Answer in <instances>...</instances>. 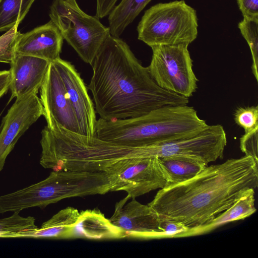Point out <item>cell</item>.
<instances>
[{
    "label": "cell",
    "instance_id": "obj_21",
    "mask_svg": "<svg viewBox=\"0 0 258 258\" xmlns=\"http://www.w3.org/2000/svg\"><path fill=\"white\" fill-rule=\"evenodd\" d=\"M35 0H0V32L22 22Z\"/></svg>",
    "mask_w": 258,
    "mask_h": 258
},
{
    "label": "cell",
    "instance_id": "obj_4",
    "mask_svg": "<svg viewBox=\"0 0 258 258\" xmlns=\"http://www.w3.org/2000/svg\"><path fill=\"white\" fill-rule=\"evenodd\" d=\"M104 172L61 170L51 172L45 179L2 197L6 212H20L32 207L43 209L61 200L110 191Z\"/></svg>",
    "mask_w": 258,
    "mask_h": 258
},
{
    "label": "cell",
    "instance_id": "obj_27",
    "mask_svg": "<svg viewBox=\"0 0 258 258\" xmlns=\"http://www.w3.org/2000/svg\"><path fill=\"white\" fill-rule=\"evenodd\" d=\"M160 227L163 238H178V236L189 228L182 223L160 218Z\"/></svg>",
    "mask_w": 258,
    "mask_h": 258
},
{
    "label": "cell",
    "instance_id": "obj_9",
    "mask_svg": "<svg viewBox=\"0 0 258 258\" xmlns=\"http://www.w3.org/2000/svg\"><path fill=\"white\" fill-rule=\"evenodd\" d=\"M37 94L16 98L3 118L0 125V172L19 139L43 115L42 106Z\"/></svg>",
    "mask_w": 258,
    "mask_h": 258
},
{
    "label": "cell",
    "instance_id": "obj_28",
    "mask_svg": "<svg viewBox=\"0 0 258 258\" xmlns=\"http://www.w3.org/2000/svg\"><path fill=\"white\" fill-rule=\"evenodd\" d=\"M243 18L258 19V0H236Z\"/></svg>",
    "mask_w": 258,
    "mask_h": 258
},
{
    "label": "cell",
    "instance_id": "obj_18",
    "mask_svg": "<svg viewBox=\"0 0 258 258\" xmlns=\"http://www.w3.org/2000/svg\"><path fill=\"white\" fill-rule=\"evenodd\" d=\"M254 189H249L227 209L208 223L189 228L180 234L178 238L200 235L229 222L244 219L256 211L254 206Z\"/></svg>",
    "mask_w": 258,
    "mask_h": 258
},
{
    "label": "cell",
    "instance_id": "obj_15",
    "mask_svg": "<svg viewBox=\"0 0 258 258\" xmlns=\"http://www.w3.org/2000/svg\"><path fill=\"white\" fill-rule=\"evenodd\" d=\"M146 147L133 148L113 144L94 138L86 153L84 169L103 172L110 164L121 159L146 157Z\"/></svg>",
    "mask_w": 258,
    "mask_h": 258
},
{
    "label": "cell",
    "instance_id": "obj_8",
    "mask_svg": "<svg viewBox=\"0 0 258 258\" xmlns=\"http://www.w3.org/2000/svg\"><path fill=\"white\" fill-rule=\"evenodd\" d=\"M103 172L108 178L110 191H124L131 198L163 188L167 183L157 157L121 159L108 165Z\"/></svg>",
    "mask_w": 258,
    "mask_h": 258
},
{
    "label": "cell",
    "instance_id": "obj_14",
    "mask_svg": "<svg viewBox=\"0 0 258 258\" xmlns=\"http://www.w3.org/2000/svg\"><path fill=\"white\" fill-rule=\"evenodd\" d=\"M63 40L58 28L50 20L28 32L21 33L16 44V54L33 56L51 62L60 57Z\"/></svg>",
    "mask_w": 258,
    "mask_h": 258
},
{
    "label": "cell",
    "instance_id": "obj_2",
    "mask_svg": "<svg viewBox=\"0 0 258 258\" xmlns=\"http://www.w3.org/2000/svg\"><path fill=\"white\" fill-rule=\"evenodd\" d=\"M258 185V163L250 156L207 165L192 178L165 186L148 205L160 218L189 228L208 223Z\"/></svg>",
    "mask_w": 258,
    "mask_h": 258
},
{
    "label": "cell",
    "instance_id": "obj_29",
    "mask_svg": "<svg viewBox=\"0 0 258 258\" xmlns=\"http://www.w3.org/2000/svg\"><path fill=\"white\" fill-rule=\"evenodd\" d=\"M118 0H96V16L99 18H103L108 16L114 7Z\"/></svg>",
    "mask_w": 258,
    "mask_h": 258
},
{
    "label": "cell",
    "instance_id": "obj_22",
    "mask_svg": "<svg viewBox=\"0 0 258 258\" xmlns=\"http://www.w3.org/2000/svg\"><path fill=\"white\" fill-rule=\"evenodd\" d=\"M240 33L248 43L251 51L252 73L258 81V19L243 18L238 23Z\"/></svg>",
    "mask_w": 258,
    "mask_h": 258
},
{
    "label": "cell",
    "instance_id": "obj_13",
    "mask_svg": "<svg viewBox=\"0 0 258 258\" xmlns=\"http://www.w3.org/2000/svg\"><path fill=\"white\" fill-rule=\"evenodd\" d=\"M50 62L39 57L17 54L10 69L11 99L38 93Z\"/></svg>",
    "mask_w": 258,
    "mask_h": 258
},
{
    "label": "cell",
    "instance_id": "obj_7",
    "mask_svg": "<svg viewBox=\"0 0 258 258\" xmlns=\"http://www.w3.org/2000/svg\"><path fill=\"white\" fill-rule=\"evenodd\" d=\"M188 45H160L151 47L152 57L149 72L161 88L189 98L197 89Z\"/></svg>",
    "mask_w": 258,
    "mask_h": 258
},
{
    "label": "cell",
    "instance_id": "obj_1",
    "mask_svg": "<svg viewBox=\"0 0 258 258\" xmlns=\"http://www.w3.org/2000/svg\"><path fill=\"white\" fill-rule=\"evenodd\" d=\"M90 64L93 75L88 87L101 119L136 117L188 103V98L160 87L128 44L110 33Z\"/></svg>",
    "mask_w": 258,
    "mask_h": 258
},
{
    "label": "cell",
    "instance_id": "obj_20",
    "mask_svg": "<svg viewBox=\"0 0 258 258\" xmlns=\"http://www.w3.org/2000/svg\"><path fill=\"white\" fill-rule=\"evenodd\" d=\"M151 0H121L108 15L110 34L119 36Z\"/></svg>",
    "mask_w": 258,
    "mask_h": 258
},
{
    "label": "cell",
    "instance_id": "obj_30",
    "mask_svg": "<svg viewBox=\"0 0 258 258\" xmlns=\"http://www.w3.org/2000/svg\"><path fill=\"white\" fill-rule=\"evenodd\" d=\"M11 75L10 71H0V98L10 89Z\"/></svg>",
    "mask_w": 258,
    "mask_h": 258
},
{
    "label": "cell",
    "instance_id": "obj_19",
    "mask_svg": "<svg viewBox=\"0 0 258 258\" xmlns=\"http://www.w3.org/2000/svg\"><path fill=\"white\" fill-rule=\"evenodd\" d=\"M158 158L166 179V186L187 180L208 165L188 157L169 156Z\"/></svg>",
    "mask_w": 258,
    "mask_h": 258
},
{
    "label": "cell",
    "instance_id": "obj_5",
    "mask_svg": "<svg viewBox=\"0 0 258 258\" xmlns=\"http://www.w3.org/2000/svg\"><path fill=\"white\" fill-rule=\"evenodd\" d=\"M196 10L183 1L156 4L146 10L137 27L138 39L150 47L189 45L198 36Z\"/></svg>",
    "mask_w": 258,
    "mask_h": 258
},
{
    "label": "cell",
    "instance_id": "obj_11",
    "mask_svg": "<svg viewBox=\"0 0 258 258\" xmlns=\"http://www.w3.org/2000/svg\"><path fill=\"white\" fill-rule=\"evenodd\" d=\"M40 89V100L47 124L55 122L68 131L79 134L74 112L54 60L49 63Z\"/></svg>",
    "mask_w": 258,
    "mask_h": 258
},
{
    "label": "cell",
    "instance_id": "obj_16",
    "mask_svg": "<svg viewBox=\"0 0 258 258\" xmlns=\"http://www.w3.org/2000/svg\"><path fill=\"white\" fill-rule=\"evenodd\" d=\"M79 215L77 209L68 207L43 223L40 228L10 233L4 238L73 239L74 227Z\"/></svg>",
    "mask_w": 258,
    "mask_h": 258
},
{
    "label": "cell",
    "instance_id": "obj_12",
    "mask_svg": "<svg viewBox=\"0 0 258 258\" xmlns=\"http://www.w3.org/2000/svg\"><path fill=\"white\" fill-rule=\"evenodd\" d=\"M54 61L74 112L79 127V134L94 137L97 121L96 111L83 79L70 62L60 57Z\"/></svg>",
    "mask_w": 258,
    "mask_h": 258
},
{
    "label": "cell",
    "instance_id": "obj_26",
    "mask_svg": "<svg viewBox=\"0 0 258 258\" xmlns=\"http://www.w3.org/2000/svg\"><path fill=\"white\" fill-rule=\"evenodd\" d=\"M258 128L244 134L240 139V148L245 156L251 157L258 163Z\"/></svg>",
    "mask_w": 258,
    "mask_h": 258
},
{
    "label": "cell",
    "instance_id": "obj_23",
    "mask_svg": "<svg viewBox=\"0 0 258 258\" xmlns=\"http://www.w3.org/2000/svg\"><path fill=\"white\" fill-rule=\"evenodd\" d=\"M19 212H14L11 216L0 219V238L10 233L37 228L35 219L32 216H20Z\"/></svg>",
    "mask_w": 258,
    "mask_h": 258
},
{
    "label": "cell",
    "instance_id": "obj_25",
    "mask_svg": "<svg viewBox=\"0 0 258 258\" xmlns=\"http://www.w3.org/2000/svg\"><path fill=\"white\" fill-rule=\"evenodd\" d=\"M234 120L245 133L258 128L257 106L238 108L234 112Z\"/></svg>",
    "mask_w": 258,
    "mask_h": 258
},
{
    "label": "cell",
    "instance_id": "obj_3",
    "mask_svg": "<svg viewBox=\"0 0 258 258\" xmlns=\"http://www.w3.org/2000/svg\"><path fill=\"white\" fill-rule=\"evenodd\" d=\"M187 105L168 106L132 118L97 120L96 138L133 148L151 146L191 136L208 127Z\"/></svg>",
    "mask_w": 258,
    "mask_h": 258
},
{
    "label": "cell",
    "instance_id": "obj_24",
    "mask_svg": "<svg viewBox=\"0 0 258 258\" xmlns=\"http://www.w3.org/2000/svg\"><path fill=\"white\" fill-rule=\"evenodd\" d=\"M18 25L0 36V62L11 64L16 55V47L21 33L17 30Z\"/></svg>",
    "mask_w": 258,
    "mask_h": 258
},
{
    "label": "cell",
    "instance_id": "obj_6",
    "mask_svg": "<svg viewBox=\"0 0 258 258\" xmlns=\"http://www.w3.org/2000/svg\"><path fill=\"white\" fill-rule=\"evenodd\" d=\"M49 17L63 39L84 62L91 64L110 33L109 28L104 26L97 17L84 12L76 0H54Z\"/></svg>",
    "mask_w": 258,
    "mask_h": 258
},
{
    "label": "cell",
    "instance_id": "obj_17",
    "mask_svg": "<svg viewBox=\"0 0 258 258\" xmlns=\"http://www.w3.org/2000/svg\"><path fill=\"white\" fill-rule=\"evenodd\" d=\"M124 238H126L124 232L99 210H87L80 212L74 227V238L106 240Z\"/></svg>",
    "mask_w": 258,
    "mask_h": 258
},
{
    "label": "cell",
    "instance_id": "obj_10",
    "mask_svg": "<svg viewBox=\"0 0 258 258\" xmlns=\"http://www.w3.org/2000/svg\"><path fill=\"white\" fill-rule=\"evenodd\" d=\"M109 220L124 232L126 238H163L159 215L150 206L140 203L135 198L126 196L117 202Z\"/></svg>",
    "mask_w": 258,
    "mask_h": 258
}]
</instances>
